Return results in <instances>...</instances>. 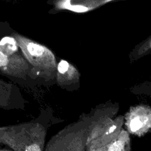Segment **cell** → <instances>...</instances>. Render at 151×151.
<instances>
[{
  "label": "cell",
  "instance_id": "cell-2",
  "mask_svg": "<svg viewBox=\"0 0 151 151\" xmlns=\"http://www.w3.org/2000/svg\"><path fill=\"white\" fill-rule=\"evenodd\" d=\"M46 134L45 127L36 122L1 126L0 142L12 151H44Z\"/></svg>",
  "mask_w": 151,
  "mask_h": 151
},
{
  "label": "cell",
  "instance_id": "cell-4",
  "mask_svg": "<svg viewBox=\"0 0 151 151\" xmlns=\"http://www.w3.org/2000/svg\"><path fill=\"white\" fill-rule=\"evenodd\" d=\"M0 71L7 76L25 80L31 79V68L22 53L8 57L0 51Z\"/></svg>",
  "mask_w": 151,
  "mask_h": 151
},
{
  "label": "cell",
  "instance_id": "cell-8",
  "mask_svg": "<svg viewBox=\"0 0 151 151\" xmlns=\"http://www.w3.org/2000/svg\"><path fill=\"white\" fill-rule=\"evenodd\" d=\"M19 47L16 40L11 35L5 36L0 40V51L8 57L19 54Z\"/></svg>",
  "mask_w": 151,
  "mask_h": 151
},
{
  "label": "cell",
  "instance_id": "cell-11",
  "mask_svg": "<svg viewBox=\"0 0 151 151\" xmlns=\"http://www.w3.org/2000/svg\"><path fill=\"white\" fill-rule=\"evenodd\" d=\"M0 151H12L11 149H1Z\"/></svg>",
  "mask_w": 151,
  "mask_h": 151
},
{
  "label": "cell",
  "instance_id": "cell-9",
  "mask_svg": "<svg viewBox=\"0 0 151 151\" xmlns=\"http://www.w3.org/2000/svg\"><path fill=\"white\" fill-rule=\"evenodd\" d=\"M124 144L121 141H116L111 144L108 151H123Z\"/></svg>",
  "mask_w": 151,
  "mask_h": 151
},
{
  "label": "cell",
  "instance_id": "cell-6",
  "mask_svg": "<svg viewBox=\"0 0 151 151\" xmlns=\"http://www.w3.org/2000/svg\"><path fill=\"white\" fill-rule=\"evenodd\" d=\"M24 104L19 89L14 84L0 79V108L21 109Z\"/></svg>",
  "mask_w": 151,
  "mask_h": 151
},
{
  "label": "cell",
  "instance_id": "cell-7",
  "mask_svg": "<svg viewBox=\"0 0 151 151\" xmlns=\"http://www.w3.org/2000/svg\"><path fill=\"white\" fill-rule=\"evenodd\" d=\"M55 11H68L74 13H84L100 5L101 2L84 0H61L53 1Z\"/></svg>",
  "mask_w": 151,
  "mask_h": 151
},
{
  "label": "cell",
  "instance_id": "cell-12",
  "mask_svg": "<svg viewBox=\"0 0 151 151\" xmlns=\"http://www.w3.org/2000/svg\"><path fill=\"white\" fill-rule=\"evenodd\" d=\"M116 128V127L115 126H112L111 128H110V130H109V132H112L114 129Z\"/></svg>",
  "mask_w": 151,
  "mask_h": 151
},
{
  "label": "cell",
  "instance_id": "cell-13",
  "mask_svg": "<svg viewBox=\"0 0 151 151\" xmlns=\"http://www.w3.org/2000/svg\"><path fill=\"white\" fill-rule=\"evenodd\" d=\"M95 151H101V150H95Z\"/></svg>",
  "mask_w": 151,
  "mask_h": 151
},
{
  "label": "cell",
  "instance_id": "cell-1",
  "mask_svg": "<svg viewBox=\"0 0 151 151\" xmlns=\"http://www.w3.org/2000/svg\"><path fill=\"white\" fill-rule=\"evenodd\" d=\"M11 35L16 40L22 55L31 68V79L55 80L58 62L52 51L18 32Z\"/></svg>",
  "mask_w": 151,
  "mask_h": 151
},
{
  "label": "cell",
  "instance_id": "cell-5",
  "mask_svg": "<svg viewBox=\"0 0 151 151\" xmlns=\"http://www.w3.org/2000/svg\"><path fill=\"white\" fill-rule=\"evenodd\" d=\"M80 73L77 69L65 60L58 62L55 80L62 88L69 90L79 81Z\"/></svg>",
  "mask_w": 151,
  "mask_h": 151
},
{
  "label": "cell",
  "instance_id": "cell-14",
  "mask_svg": "<svg viewBox=\"0 0 151 151\" xmlns=\"http://www.w3.org/2000/svg\"><path fill=\"white\" fill-rule=\"evenodd\" d=\"M0 144H1V142H0Z\"/></svg>",
  "mask_w": 151,
  "mask_h": 151
},
{
  "label": "cell",
  "instance_id": "cell-3",
  "mask_svg": "<svg viewBox=\"0 0 151 151\" xmlns=\"http://www.w3.org/2000/svg\"><path fill=\"white\" fill-rule=\"evenodd\" d=\"M85 129L74 122L59 131L47 142L44 151H84Z\"/></svg>",
  "mask_w": 151,
  "mask_h": 151
},
{
  "label": "cell",
  "instance_id": "cell-10",
  "mask_svg": "<svg viewBox=\"0 0 151 151\" xmlns=\"http://www.w3.org/2000/svg\"><path fill=\"white\" fill-rule=\"evenodd\" d=\"M141 126H142V123L140 120L137 118H135L133 119L130 123V129L133 132H135L137 130L139 129L140 128Z\"/></svg>",
  "mask_w": 151,
  "mask_h": 151
}]
</instances>
